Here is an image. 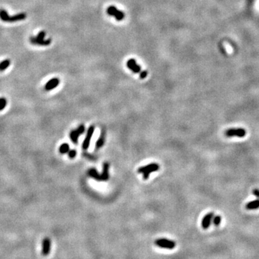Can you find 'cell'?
<instances>
[{
	"instance_id": "25",
	"label": "cell",
	"mask_w": 259,
	"mask_h": 259,
	"mask_svg": "<svg viewBox=\"0 0 259 259\" xmlns=\"http://www.w3.org/2000/svg\"><path fill=\"white\" fill-rule=\"evenodd\" d=\"M253 194H254L255 196H256V197L259 198V190L258 189H255L253 190Z\"/></svg>"
},
{
	"instance_id": "12",
	"label": "cell",
	"mask_w": 259,
	"mask_h": 259,
	"mask_svg": "<svg viewBox=\"0 0 259 259\" xmlns=\"http://www.w3.org/2000/svg\"><path fill=\"white\" fill-rule=\"evenodd\" d=\"M109 168H110V164L107 162L104 163L102 173L101 174L102 181H107L110 178V176H109Z\"/></svg>"
},
{
	"instance_id": "13",
	"label": "cell",
	"mask_w": 259,
	"mask_h": 259,
	"mask_svg": "<svg viewBox=\"0 0 259 259\" xmlns=\"http://www.w3.org/2000/svg\"><path fill=\"white\" fill-rule=\"evenodd\" d=\"M105 132L104 130H102L100 138L98 139V140H97V143H96V146H95L96 149L98 150L104 146V144H105Z\"/></svg>"
},
{
	"instance_id": "1",
	"label": "cell",
	"mask_w": 259,
	"mask_h": 259,
	"mask_svg": "<svg viewBox=\"0 0 259 259\" xmlns=\"http://www.w3.org/2000/svg\"><path fill=\"white\" fill-rule=\"evenodd\" d=\"M27 15L25 13H20L14 16H9L4 9H0V19L4 22L7 23H15V22L21 21L26 18Z\"/></svg>"
},
{
	"instance_id": "24",
	"label": "cell",
	"mask_w": 259,
	"mask_h": 259,
	"mask_svg": "<svg viewBox=\"0 0 259 259\" xmlns=\"http://www.w3.org/2000/svg\"><path fill=\"white\" fill-rule=\"evenodd\" d=\"M147 75H148L147 71H142L140 73V78L141 79H145L146 76H147Z\"/></svg>"
},
{
	"instance_id": "16",
	"label": "cell",
	"mask_w": 259,
	"mask_h": 259,
	"mask_svg": "<svg viewBox=\"0 0 259 259\" xmlns=\"http://www.w3.org/2000/svg\"><path fill=\"white\" fill-rule=\"evenodd\" d=\"M80 135L78 132V131L76 130H72L71 132L70 133V138L71 139L72 142L73 143L76 144L77 143H78V139H79V136Z\"/></svg>"
},
{
	"instance_id": "22",
	"label": "cell",
	"mask_w": 259,
	"mask_h": 259,
	"mask_svg": "<svg viewBox=\"0 0 259 259\" xmlns=\"http://www.w3.org/2000/svg\"><path fill=\"white\" fill-rule=\"evenodd\" d=\"M76 130L78 131V132L79 133V135H82L84 132L85 131V127L84 125H80L78 127V128L76 129Z\"/></svg>"
},
{
	"instance_id": "20",
	"label": "cell",
	"mask_w": 259,
	"mask_h": 259,
	"mask_svg": "<svg viewBox=\"0 0 259 259\" xmlns=\"http://www.w3.org/2000/svg\"><path fill=\"white\" fill-rule=\"evenodd\" d=\"M221 220H222V218L220 215L215 216L214 217V218H213V220H212L213 224H214L215 226H218V225H220V223H221Z\"/></svg>"
},
{
	"instance_id": "4",
	"label": "cell",
	"mask_w": 259,
	"mask_h": 259,
	"mask_svg": "<svg viewBox=\"0 0 259 259\" xmlns=\"http://www.w3.org/2000/svg\"><path fill=\"white\" fill-rule=\"evenodd\" d=\"M107 13L110 16H113L117 21H121L125 18V13L117 9L113 5H111L107 9Z\"/></svg>"
},
{
	"instance_id": "3",
	"label": "cell",
	"mask_w": 259,
	"mask_h": 259,
	"mask_svg": "<svg viewBox=\"0 0 259 259\" xmlns=\"http://www.w3.org/2000/svg\"><path fill=\"white\" fill-rule=\"evenodd\" d=\"M155 245L161 248L164 249L173 250L176 247V242L174 240H171L166 238H159L155 240Z\"/></svg>"
},
{
	"instance_id": "11",
	"label": "cell",
	"mask_w": 259,
	"mask_h": 259,
	"mask_svg": "<svg viewBox=\"0 0 259 259\" xmlns=\"http://www.w3.org/2000/svg\"><path fill=\"white\" fill-rule=\"evenodd\" d=\"M60 84V80L58 78H53L48 81L45 85V90L50 91L57 87Z\"/></svg>"
},
{
	"instance_id": "23",
	"label": "cell",
	"mask_w": 259,
	"mask_h": 259,
	"mask_svg": "<svg viewBox=\"0 0 259 259\" xmlns=\"http://www.w3.org/2000/svg\"><path fill=\"white\" fill-rule=\"evenodd\" d=\"M45 35H46V33H45V31H40L38 33V35H37L36 38H39V39H44V38L45 37Z\"/></svg>"
},
{
	"instance_id": "10",
	"label": "cell",
	"mask_w": 259,
	"mask_h": 259,
	"mask_svg": "<svg viewBox=\"0 0 259 259\" xmlns=\"http://www.w3.org/2000/svg\"><path fill=\"white\" fill-rule=\"evenodd\" d=\"M30 43H33L34 45H49L51 43V39H39V38H37L36 37H31L30 38Z\"/></svg>"
},
{
	"instance_id": "9",
	"label": "cell",
	"mask_w": 259,
	"mask_h": 259,
	"mask_svg": "<svg viewBox=\"0 0 259 259\" xmlns=\"http://www.w3.org/2000/svg\"><path fill=\"white\" fill-rule=\"evenodd\" d=\"M127 66L128 67L129 69H130L132 72H134V73H140L141 71L140 66L138 64L136 60L133 59V58H131V59L127 60Z\"/></svg>"
},
{
	"instance_id": "18",
	"label": "cell",
	"mask_w": 259,
	"mask_h": 259,
	"mask_svg": "<svg viewBox=\"0 0 259 259\" xmlns=\"http://www.w3.org/2000/svg\"><path fill=\"white\" fill-rule=\"evenodd\" d=\"M10 65V60L9 59H6L3 60L0 63V71H3L8 68Z\"/></svg>"
},
{
	"instance_id": "5",
	"label": "cell",
	"mask_w": 259,
	"mask_h": 259,
	"mask_svg": "<svg viewBox=\"0 0 259 259\" xmlns=\"http://www.w3.org/2000/svg\"><path fill=\"white\" fill-rule=\"evenodd\" d=\"M227 137H238L243 138L246 135V131L243 128H230L225 132Z\"/></svg>"
},
{
	"instance_id": "2",
	"label": "cell",
	"mask_w": 259,
	"mask_h": 259,
	"mask_svg": "<svg viewBox=\"0 0 259 259\" xmlns=\"http://www.w3.org/2000/svg\"><path fill=\"white\" fill-rule=\"evenodd\" d=\"M159 165L158 164H151L147 165V166L139 168L138 170V172L139 174H143V179H148L151 173L159 171Z\"/></svg>"
},
{
	"instance_id": "21",
	"label": "cell",
	"mask_w": 259,
	"mask_h": 259,
	"mask_svg": "<svg viewBox=\"0 0 259 259\" xmlns=\"http://www.w3.org/2000/svg\"><path fill=\"white\" fill-rule=\"evenodd\" d=\"M68 157L70 158V159H74L76 157V150H70L68 152Z\"/></svg>"
},
{
	"instance_id": "19",
	"label": "cell",
	"mask_w": 259,
	"mask_h": 259,
	"mask_svg": "<svg viewBox=\"0 0 259 259\" xmlns=\"http://www.w3.org/2000/svg\"><path fill=\"white\" fill-rule=\"evenodd\" d=\"M7 104V101L4 97H1L0 98V111H2L6 107Z\"/></svg>"
},
{
	"instance_id": "14",
	"label": "cell",
	"mask_w": 259,
	"mask_h": 259,
	"mask_svg": "<svg viewBox=\"0 0 259 259\" xmlns=\"http://www.w3.org/2000/svg\"><path fill=\"white\" fill-rule=\"evenodd\" d=\"M245 207L248 210H256L259 208V199L253 200L245 205Z\"/></svg>"
},
{
	"instance_id": "17",
	"label": "cell",
	"mask_w": 259,
	"mask_h": 259,
	"mask_svg": "<svg viewBox=\"0 0 259 259\" xmlns=\"http://www.w3.org/2000/svg\"><path fill=\"white\" fill-rule=\"evenodd\" d=\"M69 150H70V147H69V146H68V143H63L60 146L59 152L61 154H67V153L69 151Z\"/></svg>"
},
{
	"instance_id": "6",
	"label": "cell",
	"mask_w": 259,
	"mask_h": 259,
	"mask_svg": "<svg viewBox=\"0 0 259 259\" xmlns=\"http://www.w3.org/2000/svg\"><path fill=\"white\" fill-rule=\"evenodd\" d=\"M95 127L94 125H91L90 127H89L88 130H87V135H86L84 140L83 142V145H82V148H83L84 150L88 149L89 146L90 145L91 138H92V135H93L94 132H95Z\"/></svg>"
},
{
	"instance_id": "7",
	"label": "cell",
	"mask_w": 259,
	"mask_h": 259,
	"mask_svg": "<svg viewBox=\"0 0 259 259\" xmlns=\"http://www.w3.org/2000/svg\"><path fill=\"white\" fill-rule=\"evenodd\" d=\"M51 248V240L49 238H45L42 243V254L43 256L49 255Z\"/></svg>"
},
{
	"instance_id": "8",
	"label": "cell",
	"mask_w": 259,
	"mask_h": 259,
	"mask_svg": "<svg viewBox=\"0 0 259 259\" xmlns=\"http://www.w3.org/2000/svg\"><path fill=\"white\" fill-rule=\"evenodd\" d=\"M213 218H214V212H209L205 215L202 221V227L203 229L205 230L209 228L212 222Z\"/></svg>"
},
{
	"instance_id": "15",
	"label": "cell",
	"mask_w": 259,
	"mask_h": 259,
	"mask_svg": "<svg viewBox=\"0 0 259 259\" xmlns=\"http://www.w3.org/2000/svg\"><path fill=\"white\" fill-rule=\"evenodd\" d=\"M88 174L91 177L94 178V179L97 180V181H102V178H101V174L98 173L95 169H91L89 170Z\"/></svg>"
}]
</instances>
